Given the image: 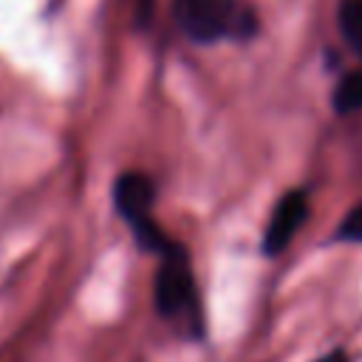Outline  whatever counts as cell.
Instances as JSON below:
<instances>
[{
  "label": "cell",
  "mask_w": 362,
  "mask_h": 362,
  "mask_svg": "<svg viewBox=\"0 0 362 362\" xmlns=\"http://www.w3.org/2000/svg\"><path fill=\"white\" fill-rule=\"evenodd\" d=\"M175 23L195 42H246L260 31V20L246 0H175Z\"/></svg>",
  "instance_id": "6da1fadb"
},
{
  "label": "cell",
  "mask_w": 362,
  "mask_h": 362,
  "mask_svg": "<svg viewBox=\"0 0 362 362\" xmlns=\"http://www.w3.org/2000/svg\"><path fill=\"white\" fill-rule=\"evenodd\" d=\"M153 300H156L158 314L167 322L181 325L189 337L201 334V300H198V286H195V274L189 266V255L184 246H175L173 252L161 257V266L153 283Z\"/></svg>",
  "instance_id": "7a4b0ae2"
},
{
  "label": "cell",
  "mask_w": 362,
  "mask_h": 362,
  "mask_svg": "<svg viewBox=\"0 0 362 362\" xmlns=\"http://www.w3.org/2000/svg\"><path fill=\"white\" fill-rule=\"evenodd\" d=\"M113 204H116V212L130 226L133 238L139 240V246L144 252H156V255L164 257L167 252H173L178 246L173 238H167L158 229V223L153 218L156 184L147 173H139V170L122 173L113 184Z\"/></svg>",
  "instance_id": "3957f363"
},
{
  "label": "cell",
  "mask_w": 362,
  "mask_h": 362,
  "mask_svg": "<svg viewBox=\"0 0 362 362\" xmlns=\"http://www.w3.org/2000/svg\"><path fill=\"white\" fill-rule=\"evenodd\" d=\"M305 218H308V195L303 189H288L286 195H280L263 229V252L274 257L283 249H288Z\"/></svg>",
  "instance_id": "277c9868"
},
{
  "label": "cell",
  "mask_w": 362,
  "mask_h": 362,
  "mask_svg": "<svg viewBox=\"0 0 362 362\" xmlns=\"http://www.w3.org/2000/svg\"><path fill=\"white\" fill-rule=\"evenodd\" d=\"M331 105L337 113L362 110V71H351L337 82V88L331 93Z\"/></svg>",
  "instance_id": "5b68a950"
},
{
  "label": "cell",
  "mask_w": 362,
  "mask_h": 362,
  "mask_svg": "<svg viewBox=\"0 0 362 362\" xmlns=\"http://www.w3.org/2000/svg\"><path fill=\"white\" fill-rule=\"evenodd\" d=\"M339 34L362 57V0H345L339 6Z\"/></svg>",
  "instance_id": "8992f818"
},
{
  "label": "cell",
  "mask_w": 362,
  "mask_h": 362,
  "mask_svg": "<svg viewBox=\"0 0 362 362\" xmlns=\"http://www.w3.org/2000/svg\"><path fill=\"white\" fill-rule=\"evenodd\" d=\"M337 240H348V243H362V201L342 218V223L337 226Z\"/></svg>",
  "instance_id": "52a82bcc"
},
{
  "label": "cell",
  "mask_w": 362,
  "mask_h": 362,
  "mask_svg": "<svg viewBox=\"0 0 362 362\" xmlns=\"http://www.w3.org/2000/svg\"><path fill=\"white\" fill-rule=\"evenodd\" d=\"M317 362H348V356H345L342 351H334V354H328V356H322V359H317Z\"/></svg>",
  "instance_id": "ba28073f"
}]
</instances>
